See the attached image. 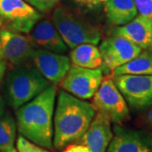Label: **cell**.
Wrapping results in <instances>:
<instances>
[{
    "mask_svg": "<svg viewBox=\"0 0 152 152\" xmlns=\"http://www.w3.org/2000/svg\"><path fill=\"white\" fill-rule=\"evenodd\" d=\"M55 101L56 86L51 85L15 112L16 127L20 134L48 150L53 148Z\"/></svg>",
    "mask_w": 152,
    "mask_h": 152,
    "instance_id": "cell-1",
    "label": "cell"
},
{
    "mask_svg": "<svg viewBox=\"0 0 152 152\" xmlns=\"http://www.w3.org/2000/svg\"><path fill=\"white\" fill-rule=\"evenodd\" d=\"M96 113L92 104L65 91L58 96L53 116V147L62 150L79 141L88 129Z\"/></svg>",
    "mask_w": 152,
    "mask_h": 152,
    "instance_id": "cell-2",
    "label": "cell"
},
{
    "mask_svg": "<svg viewBox=\"0 0 152 152\" xmlns=\"http://www.w3.org/2000/svg\"><path fill=\"white\" fill-rule=\"evenodd\" d=\"M52 84L33 64L26 63L11 69L6 77L4 99L10 107L16 110Z\"/></svg>",
    "mask_w": 152,
    "mask_h": 152,
    "instance_id": "cell-3",
    "label": "cell"
},
{
    "mask_svg": "<svg viewBox=\"0 0 152 152\" xmlns=\"http://www.w3.org/2000/svg\"><path fill=\"white\" fill-rule=\"evenodd\" d=\"M52 19L61 37L70 49L80 44L97 45L101 41L102 34L98 27L66 8H56Z\"/></svg>",
    "mask_w": 152,
    "mask_h": 152,
    "instance_id": "cell-4",
    "label": "cell"
},
{
    "mask_svg": "<svg viewBox=\"0 0 152 152\" xmlns=\"http://www.w3.org/2000/svg\"><path fill=\"white\" fill-rule=\"evenodd\" d=\"M92 105L96 111L106 114L115 124H122L130 118L129 106L112 75L103 77L93 96Z\"/></svg>",
    "mask_w": 152,
    "mask_h": 152,
    "instance_id": "cell-5",
    "label": "cell"
},
{
    "mask_svg": "<svg viewBox=\"0 0 152 152\" xmlns=\"http://www.w3.org/2000/svg\"><path fill=\"white\" fill-rule=\"evenodd\" d=\"M113 78L133 110L141 112L152 106V75H121Z\"/></svg>",
    "mask_w": 152,
    "mask_h": 152,
    "instance_id": "cell-6",
    "label": "cell"
},
{
    "mask_svg": "<svg viewBox=\"0 0 152 152\" xmlns=\"http://www.w3.org/2000/svg\"><path fill=\"white\" fill-rule=\"evenodd\" d=\"M103 77L102 69H86L71 64L60 84L71 95L82 100H89L97 91Z\"/></svg>",
    "mask_w": 152,
    "mask_h": 152,
    "instance_id": "cell-7",
    "label": "cell"
},
{
    "mask_svg": "<svg viewBox=\"0 0 152 152\" xmlns=\"http://www.w3.org/2000/svg\"><path fill=\"white\" fill-rule=\"evenodd\" d=\"M0 20L8 23L9 31L27 34L41 20V15L25 0H0Z\"/></svg>",
    "mask_w": 152,
    "mask_h": 152,
    "instance_id": "cell-8",
    "label": "cell"
},
{
    "mask_svg": "<svg viewBox=\"0 0 152 152\" xmlns=\"http://www.w3.org/2000/svg\"><path fill=\"white\" fill-rule=\"evenodd\" d=\"M35 46L31 37L22 33L4 30L0 34V58L12 68L29 63Z\"/></svg>",
    "mask_w": 152,
    "mask_h": 152,
    "instance_id": "cell-9",
    "label": "cell"
},
{
    "mask_svg": "<svg viewBox=\"0 0 152 152\" xmlns=\"http://www.w3.org/2000/svg\"><path fill=\"white\" fill-rule=\"evenodd\" d=\"M142 49L124 37L113 35L102 41L99 47L102 66L106 71H113L134 58Z\"/></svg>",
    "mask_w": 152,
    "mask_h": 152,
    "instance_id": "cell-10",
    "label": "cell"
},
{
    "mask_svg": "<svg viewBox=\"0 0 152 152\" xmlns=\"http://www.w3.org/2000/svg\"><path fill=\"white\" fill-rule=\"evenodd\" d=\"M106 152H152V133L115 124Z\"/></svg>",
    "mask_w": 152,
    "mask_h": 152,
    "instance_id": "cell-11",
    "label": "cell"
},
{
    "mask_svg": "<svg viewBox=\"0 0 152 152\" xmlns=\"http://www.w3.org/2000/svg\"><path fill=\"white\" fill-rule=\"evenodd\" d=\"M32 64L52 85H59L71 66L70 58L65 55L42 48H35Z\"/></svg>",
    "mask_w": 152,
    "mask_h": 152,
    "instance_id": "cell-12",
    "label": "cell"
},
{
    "mask_svg": "<svg viewBox=\"0 0 152 152\" xmlns=\"http://www.w3.org/2000/svg\"><path fill=\"white\" fill-rule=\"evenodd\" d=\"M111 120L102 112L96 111L88 129L79 140L89 152H106L113 138Z\"/></svg>",
    "mask_w": 152,
    "mask_h": 152,
    "instance_id": "cell-13",
    "label": "cell"
},
{
    "mask_svg": "<svg viewBox=\"0 0 152 152\" xmlns=\"http://www.w3.org/2000/svg\"><path fill=\"white\" fill-rule=\"evenodd\" d=\"M30 37L36 46L53 53L64 54L69 48L53 22L48 20H39L31 31Z\"/></svg>",
    "mask_w": 152,
    "mask_h": 152,
    "instance_id": "cell-14",
    "label": "cell"
},
{
    "mask_svg": "<svg viewBox=\"0 0 152 152\" xmlns=\"http://www.w3.org/2000/svg\"><path fill=\"white\" fill-rule=\"evenodd\" d=\"M113 35L124 37L141 49L152 48V21L140 15L117 27Z\"/></svg>",
    "mask_w": 152,
    "mask_h": 152,
    "instance_id": "cell-15",
    "label": "cell"
},
{
    "mask_svg": "<svg viewBox=\"0 0 152 152\" xmlns=\"http://www.w3.org/2000/svg\"><path fill=\"white\" fill-rule=\"evenodd\" d=\"M103 4L107 21L117 26L126 25L138 15L134 0H104Z\"/></svg>",
    "mask_w": 152,
    "mask_h": 152,
    "instance_id": "cell-16",
    "label": "cell"
},
{
    "mask_svg": "<svg viewBox=\"0 0 152 152\" xmlns=\"http://www.w3.org/2000/svg\"><path fill=\"white\" fill-rule=\"evenodd\" d=\"M71 64L86 69H101L102 60L96 45L80 44L72 48L69 53Z\"/></svg>",
    "mask_w": 152,
    "mask_h": 152,
    "instance_id": "cell-17",
    "label": "cell"
},
{
    "mask_svg": "<svg viewBox=\"0 0 152 152\" xmlns=\"http://www.w3.org/2000/svg\"><path fill=\"white\" fill-rule=\"evenodd\" d=\"M152 75V48L142 49L134 58L115 69L111 75Z\"/></svg>",
    "mask_w": 152,
    "mask_h": 152,
    "instance_id": "cell-18",
    "label": "cell"
},
{
    "mask_svg": "<svg viewBox=\"0 0 152 152\" xmlns=\"http://www.w3.org/2000/svg\"><path fill=\"white\" fill-rule=\"evenodd\" d=\"M16 130V122L10 113L0 117V151L5 152L14 147Z\"/></svg>",
    "mask_w": 152,
    "mask_h": 152,
    "instance_id": "cell-19",
    "label": "cell"
},
{
    "mask_svg": "<svg viewBox=\"0 0 152 152\" xmlns=\"http://www.w3.org/2000/svg\"><path fill=\"white\" fill-rule=\"evenodd\" d=\"M16 150L18 152H50L48 149L34 144L20 134L17 138Z\"/></svg>",
    "mask_w": 152,
    "mask_h": 152,
    "instance_id": "cell-20",
    "label": "cell"
},
{
    "mask_svg": "<svg viewBox=\"0 0 152 152\" xmlns=\"http://www.w3.org/2000/svg\"><path fill=\"white\" fill-rule=\"evenodd\" d=\"M139 15L152 21V0H134Z\"/></svg>",
    "mask_w": 152,
    "mask_h": 152,
    "instance_id": "cell-21",
    "label": "cell"
},
{
    "mask_svg": "<svg viewBox=\"0 0 152 152\" xmlns=\"http://www.w3.org/2000/svg\"><path fill=\"white\" fill-rule=\"evenodd\" d=\"M39 11H48L53 9L60 0H25Z\"/></svg>",
    "mask_w": 152,
    "mask_h": 152,
    "instance_id": "cell-22",
    "label": "cell"
},
{
    "mask_svg": "<svg viewBox=\"0 0 152 152\" xmlns=\"http://www.w3.org/2000/svg\"><path fill=\"white\" fill-rule=\"evenodd\" d=\"M75 4L86 10H93L103 4L104 0H71Z\"/></svg>",
    "mask_w": 152,
    "mask_h": 152,
    "instance_id": "cell-23",
    "label": "cell"
},
{
    "mask_svg": "<svg viewBox=\"0 0 152 152\" xmlns=\"http://www.w3.org/2000/svg\"><path fill=\"white\" fill-rule=\"evenodd\" d=\"M62 152H89V150L86 145L81 144H70L65 147V150Z\"/></svg>",
    "mask_w": 152,
    "mask_h": 152,
    "instance_id": "cell-24",
    "label": "cell"
},
{
    "mask_svg": "<svg viewBox=\"0 0 152 152\" xmlns=\"http://www.w3.org/2000/svg\"><path fill=\"white\" fill-rule=\"evenodd\" d=\"M145 121L148 125V127L152 129V106L147 109L146 114L145 116Z\"/></svg>",
    "mask_w": 152,
    "mask_h": 152,
    "instance_id": "cell-25",
    "label": "cell"
},
{
    "mask_svg": "<svg viewBox=\"0 0 152 152\" xmlns=\"http://www.w3.org/2000/svg\"><path fill=\"white\" fill-rule=\"evenodd\" d=\"M7 69V64L4 59L0 58V84L4 79V76L5 75V71Z\"/></svg>",
    "mask_w": 152,
    "mask_h": 152,
    "instance_id": "cell-26",
    "label": "cell"
},
{
    "mask_svg": "<svg viewBox=\"0 0 152 152\" xmlns=\"http://www.w3.org/2000/svg\"><path fill=\"white\" fill-rule=\"evenodd\" d=\"M5 113V101L0 96V117L4 116Z\"/></svg>",
    "mask_w": 152,
    "mask_h": 152,
    "instance_id": "cell-27",
    "label": "cell"
},
{
    "mask_svg": "<svg viewBox=\"0 0 152 152\" xmlns=\"http://www.w3.org/2000/svg\"><path fill=\"white\" fill-rule=\"evenodd\" d=\"M5 152H18L17 151V150L15 148V147H13V148H11L10 150H9V151H7Z\"/></svg>",
    "mask_w": 152,
    "mask_h": 152,
    "instance_id": "cell-28",
    "label": "cell"
},
{
    "mask_svg": "<svg viewBox=\"0 0 152 152\" xmlns=\"http://www.w3.org/2000/svg\"><path fill=\"white\" fill-rule=\"evenodd\" d=\"M0 24H1V22H0Z\"/></svg>",
    "mask_w": 152,
    "mask_h": 152,
    "instance_id": "cell-29",
    "label": "cell"
},
{
    "mask_svg": "<svg viewBox=\"0 0 152 152\" xmlns=\"http://www.w3.org/2000/svg\"><path fill=\"white\" fill-rule=\"evenodd\" d=\"M0 152H1V151H0Z\"/></svg>",
    "mask_w": 152,
    "mask_h": 152,
    "instance_id": "cell-30",
    "label": "cell"
}]
</instances>
